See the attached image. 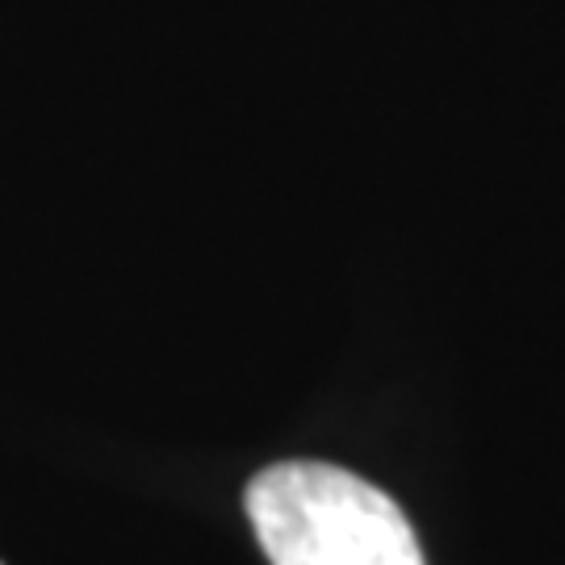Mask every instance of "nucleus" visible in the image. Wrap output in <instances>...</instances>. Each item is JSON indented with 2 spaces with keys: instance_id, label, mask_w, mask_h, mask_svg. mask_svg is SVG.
Returning a JSON list of instances; mask_svg holds the SVG:
<instances>
[{
  "instance_id": "obj_1",
  "label": "nucleus",
  "mask_w": 565,
  "mask_h": 565,
  "mask_svg": "<svg viewBox=\"0 0 565 565\" xmlns=\"http://www.w3.org/2000/svg\"><path fill=\"white\" fill-rule=\"evenodd\" d=\"M247 515L273 565H427L403 507L340 465H268Z\"/></svg>"
}]
</instances>
